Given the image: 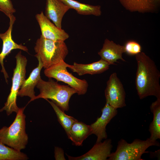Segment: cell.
I'll list each match as a JSON object with an SVG mask.
<instances>
[{
  "label": "cell",
  "instance_id": "1",
  "mask_svg": "<svg viewBox=\"0 0 160 160\" xmlns=\"http://www.w3.org/2000/svg\"><path fill=\"white\" fill-rule=\"evenodd\" d=\"M137 63L135 84L140 99L149 96L160 98V73L154 62L145 53L135 55Z\"/></svg>",
  "mask_w": 160,
  "mask_h": 160
},
{
  "label": "cell",
  "instance_id": "2",
  "mask_svg": "<svg viewBox=\"0 0 160 160\" xmlns=\"http://www.w3.org/2000/svg\"><path fill=\"white\" fill-rule=\"evenodd\" d=\"M46 81L41 78L36 87L40 93L36 96L33 101L39 98L50 99L63 111H68L70 98L77 91L69 85L60 84L51 78Z\"/></svg>",
  "mask_w": 160,
  "mask_h": 160
},
{
  "label": "cell",
  "instance_id": "3",
  "mask_svg": "<svg viewBox=\"0 0 160 160\" xmlns=\"http://www.w3.org/2000/svg\"><path fill=\"white\" fill-rule=\"evenodd\" d=\"M25 108H19L14 120L9 127L4 126L0 129V141L19 151L25 148L28 139L25 132Z\"/></svg>",
  "mask_w": 160,
  "mask_h": 160
},
{
  "label": "cell",
  "instance_id": "4",
  "mask_svg": "<svg viewBox=\"0 0 160 160\" xmlns=\"http://www.w3.org/2000/svg\"><path fill=\"white\" fill-rule=\"evenodd\" d=\"M34 49L36 57H39L45 69L64 61L68 51L64 41H54L43 38L41 35L36 43Z\"/></svg>",
  "mask_w": 160,
  "mask_h": 160
},
{
  "label": "cell",
  "instance_id": "5",
  "mask_svg": "<svg viewBox=\"0 0 160 160\" xmlns=\"http://www.w3.org/2000/svg\"><path fill=\"white\" fill-rule=\"evenodd\" d=\"M157 140H153L149 138L145 140L135 139L131 143H128L123 139L118 142L117 148L114 152L111 153L108 160H142V155L148 153L146 150L152 146H159Z\"/></svg>",
  "mask_w": 160,
  "mask_h": 160
},
{
  "label": "cell",
  "instance_id": "6",
  "mask_svg": "<svg viewBox=\"0 0 160 160\" xmlns=\"http://www.w3.org/2000/svg\"><path fill=\"white\" fill-rule=\"evenodd\" d=\"M16 66L14 69L10 92L4 106L0 109V112L5 111L7 116L12 112L16 113L19 110L16 101L18 92L25 80L26 67L27 60L20 51L16 55Z\"/></svg>",
  "mask_w": 160,
  "mask_h": 160
},
{
  "label": "cell",
  "instance_id": "7",
  "mask_svg": "<svg viewBox=\"0 0 160 160\" xmlns=\"http://www.w3.org/2000/svg\"><path fill=\"white\" fill-rule=\"evenodd\" d=\"M64 61L45 69L44 73L49 78H53L57 81L67 84L77 91L79 95H84L87 92L88 84L85 79H81L74 76L68 71L69 66Z\"/></svg>",
  "mask_w": 160,
  "mask_h": 160
},
{
  "label": "cell",
  "instance_id": "8",
  "mask_svg": "<svg viewBox=\"0 0 160 160\" xmlns=\"http://www.w3.org/2000/svg\"><path fill=\"white\" fill-rule=\"evenodd\" d=\"M106 102L117 109L126 106V93L123 85L114 72L110 76L105 90Z\"/></svg>",
  "mask_w": 160,
  "mask_h": 160
},
{
  "label": "cell",
  "instance_id": "9",
  "mask_svg": "<svg viewBox=\"0 0 160 160\" xmlns=\"http://www.w3.org/2000/svg\"><path fill=\"white\" fill-rule=\"evenodd\" d=\"M9 26L8 30L4 33H0V38L3 41L2 50L0 53V63L1 66V71L3 73L7 83V79L9 78L4 64V60L6 57L10 53L11 51L15 49H20L28 52V48L22 44H18L15 42L12 38V33L13 24L16 20V18L13 15L9 18Z\"/></svg>",
  "mask_w": 160,
  "mask_h": 160
},
{
  "label": "cell",
  "instance_id": "10",
  "mask_svg": "<svg viewBox=\"0 0 160 160\" xmlns=\"http://www.w3.org/2000/svg\"><path fill=\"white\" fill-rule=\"evenodd\" d=\"M101 111L102 113L101 116L90 125L92 128L91 134H95L97 137L96 143L107 138L106 126L117 113V109L107 102L102 109Z\"/></svg>",
  "mask_w": 160,
  "mask_h": 160
},
{
  "label": "cell",
  "instance_id": "11",
  "mask_svg": "<svg viewBox=\"0 0 160 160\" xmlns=\"http://www.w3.org/2000/svg\"><path fill=\"white\" fill-rule=\"evenodd\" d=\"M36 19L40 26L41 34L44 38L57 41H64L69 36L61 28L56 26L51 23L41 11L36 15Z\"/></svg>",
  "mask_w": 160,
  "mask_h": 160
},
{
  "label": "cell",
  "instance_id": "12",
  "mask_svg": "<svg viewBox=\"0 0 160 160\" xmlns=\"http://www.w3.org/2000/svg\"><path fill=\"white\" fill-rule=\"evenodd\" d=\"M112 147L111 140L108 139L103 142L96 143L88 151L80 156L66 155L69 160H106L111 154Z\"/></svg>",
  "mask_w": 160,
  "mask_h": 160
},
{
  "label": "cell",
  "instance_id": "13",
  "mask_svg": "<svg viewBox=\"0 0 160 160\" xmlns=\"http://www.w3.org/2000/svg\"><path fill=\"white\" fill-rule=\"evenodd\" d=\"M36 57L39 62L38 66L33 70L28 78L25 80L17 95V96L20 97L27 96L30 97L31 99L28 103L33 101L36 96L34 89L41 79L40 72L43 68V64L40 58Z\"/></svg>",
  "mask_w": 160,
  "mask_h": 160
},
{
  "label": "cell",
  "instance_id": "14",
  "mask_svg": "<svg viewBox=\"0 0 160 160\" xmlns=\"http://www.w3.org/2000/svg\"><path fill=\"white\" fill-rule=\"evenodd\" d=\"M125 52L124 46L116 44L112 41L106 39L102 48L98 52L101 59L107 61L110 65H114L117 60H125L122 57V54Z\"/></svg>",
  "mask_w": 160,
  "mask_h": 160
},
{
  "label": "cell",
  "instance_id": "15",
  "mask_svg": "<svg viewBox=\"0 0 160 160\" xmlns=\"http://www.w3.org/2000/svg\"><path fill=\"white\" fill-rule=\"evenodd\" d=\"M45 16L57 27L61 28L62 21L69 7L60 0H46Z\"/></svg>",
  "mask_w": 160,
  "mask_h": 160
},
{
  "label": "cell",
  "instance_id": "16",
  "mask_svg": "<svg viewBox=\"0 0 160 160\" xmlns=\"http://www.w3.org/2000/svg\"><path fill=\"white\" fill-rule=\"evenodd\" d=\"M122 5L131 12H154L159 8L160 0H119Z\"/></svg>",
  "mask_w": 160,
  "mask_h": 160
},
{
  "label": "cell",
  "instance_id": "17",
  "mask_svg": "<svg viewBox=\"0 0 160 160\" xmlns=\"http://www.w3.org/2000/svg\"><path fill=\"white\" fill-rule=\"evenodd\" d=\"M110 65L107 61L101 59L97 61L89 64L74 62L73 65H69L68 68L73 72L81 76L86 74L93 75L102 73L108 70Z\"/></svg>",
  "mask_w": 160,
  "mask_h": 160
},
{
  "label": "cell",
  "instance_id": "18",
  "mask_svg": "<svg viewBox=\"0 0 160 160\" xmlns=\"http://www.w3.org/2000/svg\"><path fill=\"white\" fill-rule=\"evenodd\" d=\"M91 132L92 128L90 125L77 121L72 125L67 135L73 145L81 146L83 141L91 135Z\"/></svg>",
  "mask_w": 160,
  "mask_h": 160
},
{
  "label": "cell",
  "instance_id": "19",
  "mask_svg": "<svg viewBox=\"0 0 160 160\" xmlns=\"http://www.w3.org/2000/svg\"><path fill=\"white\" fill-rule=\"evenodd\" d=\"M150 108L153 114V119L149 126V138L156 140L160 139V98L152 103Z\"/></svg>",
  "mask_w": 160,
  "mask_h": 160
},
{
  "label": "cell",
  "instance_id": "20",
  "mask_svg": "<svg viewBox=\"0 0 160 160\" xmlns=\"http://www.w3.org/2000/svg\"><path fill=\"white\" fill-rule=\"evenodd\" d=\"M68 6L73 9L81 15H93L100 16L101 14V7L100 5L94 6L81 3L74 0H60Z\"/></svg>",
  "mask_w": 160,
  "mask_h": 160
},
{
  "label": "cell",
  "instance_id": "21",
  "mask_svg": "<svg viewBox=\"0 0 160 160\" xmlns=\"http://www.w3.org/2000/svg\"><path fill=\"white\" fill-rule=\"evenodd\" d=\"M51 105L57 116L58 122L65 130L67 135L73 124L78 120L73 117L66 115L52 101L46 100Z\"/></svg>",
  "mask_w": 160,
  "mask_h": 160
},
{
  "label": "cell",
  "instance_id": "22",
  "mask_svg": "<svg viewBox=\"0 0 160 160\" xmlns=\"http://www.w3.org/2000/svg\"><path fill=\"white\" fill-rule=\"evenodd\" d=\"M28 159L25 154L6 146L0 141V160H26Z\"/></svg>",
  "mask_w": 160,
  "mask_h": 160
},
{
  "label": "cell",
  "instance_id": "23",
  "mask_svg": "<svg viewBox=\"0 0 160 160\" xmlns=\"http://www.w3.org/2000/svg\"><path fill=\"white\" fill-rule=\"evenodd\" d=\"M124 46L125 52L129 55H135L141 52V46L136 41L133 40L128 41Z\"/></svg>",
  "mask_w": 160,
  "mask_h": 160
},
{
  "label": "cell",
  "instance_id": "24",
  "mask_svg": "<svg viewBox=\"0 0 160 160\" xmlns=\"http://www.w3.org/2000/svg\"><path fill=\"white\" fill-rule=\"evenodd\" d=\"M0 11L9 18L16 12L11 0H0Z\"/></svg>",
  "mask_w": 160,
  "mask_h": 160
},
{
  "label": "cell",
  "instance_id": "25",
  "mask_svg": "<svg viewBox=\"0 0 160 160\" xmlns=\"http://www.w3.org/2000/svg\"><path fill=\"white\" fill-rule=\"evenodd\" d=\"M54 153L55 160H65L64 156V151L61 148L55 147V148Z\"/></svg>",
  "mask_w": 160,
  "mask_h": 160
}]
</instances>
